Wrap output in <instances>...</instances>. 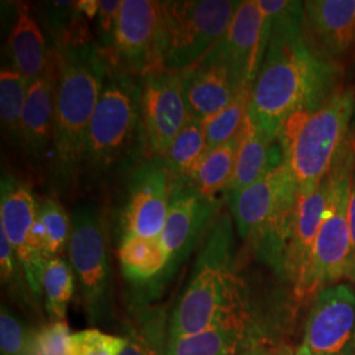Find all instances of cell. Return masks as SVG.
<instances>
[{"instance_id":"cb8c5ba5","label":"cell","mask_w":355,"mask_h":355,"mask_svg":"<svg viewBox=\"0 0 355 355\" xmlns=\"http://www.w3.org/2000/svg\"><path fill=\"white\" fill-rule=\"evenodd\" d=\"M8 53L12 67L33 82L42 76L53 58L51 45L31 13L28 6H20L8 37Z\"/></svg>"},{"instance_id":"4fadbf2b","label":"cell","mask_w":355,"mask_h":355,"mask_svg":"<svg viewBox=\"0 0 355 355\" xmlns=\"http://www.w3.org/2000/svg\"><path fill=\"white\" fill-rule=\"evenodd\" d=\"M36 211L37 202L31 187L19 178L3 171L0 180V229L11 243L40 303L48 261L33 237Z\"/></svg>"},{"instance_id":"ac0fdd59","label":"cell","mask_w":355,"mask_h":355,"mask_svg":"<svg viewBox=\"0 0 355 355\" xmlns=\"http://www.w3.org/2000/svg\"><path fill=\"white\" fill-rule=\"evenodd\" d=\"M331 179L328 174L312 193H299L297 196L283 270V280L291 284L295 296L300 291L309 270L318 229L327 211Z\"/></svg>"},{"instance_id":"277c9868","label":"cell","mask_w":355,"mask_h":355,"mask_svg":"<svg viewBox=\"0 0 355 355\" xmlns=\"http://www.w3.org/2000/svg\"><path fill=\"white\" fill-rule=\"evenodd\" d=\"M142 79L110 64L83 153L80 180L89 189L111 184L148 158L142 123Z\"/></svg>"},{"instance_id":"d590c367","label":"cell","mask_w":355,"mask_h":355,"mask_svg":"<svg viewBox=\"0 0 355 355\" xmlns=\"http://www.w3.org/2000/svg\"><path fill=\"white\" fill-rule=\"evenodd\" d=\"M123 0H101L99 12L96 16V26L99 32V45L103 51H108L112 46L114 29Z\"/></svg>"},{"instance_id":"f546056e","label":"cell","mask_w":355,"mask_h":355,"mask_svg":"<svg viewBox=\"0 0 355 355\" xmlns=\"http://www.w3.org/2000/svg\"><path fill=\"white\" fill-rule=\"evenodd\" d=\"M74 280L73 267L64 258L57 257L48 261L42 290L51 321H66L67 306L74 295Z\"/></svg>"},{"instance_id":"7402d4cb","label":"cell","mask_w":355,"mask_h":355,"mask_svg":"<svg viewBox=\"0 0 355 355\" xmlns=\"http://www.w3.org/2000/svg\"><path fill=\"white\" fill-rule=\"evenodd\" d=\"M242 86L225 66L196 64L184 71L183 91L189 116L209 120L228 107Z\"/></svg>"},{"instance_id":"1f68e13d","label":"cell","mask_w":355,"mask_h":355,"mask_svg":"<svg viewBox=\"0 0 355 355\" xmlns=\"http://www.w3.org/2000/svg\"><path fill=\"white\" fill-rule=\"evenodd\" d=\"M0 278L1 284L15 302H17L26 309L33 308L37 303L29 282L26 279V271L21 266L19 258L13 252L6 233L0 229Z\"/></svg>"},{"instance_id":"ab89813d","label":"cell","mask_w":355,"mask_h":355,"mask_svg":"<svg viewBox=\"0 0 355 355\" xmlns=\"http://www.w3.org/2000/svg\"><path fill=\"white\" fill-rule=\"evenodd\" d=\"M265 355H295L292 353L291 349L287 346H280V347H268L267 353Z\"/></svg>"},{"instance_id":"603a6c76","label":"cell","mask_w":355,"mask_h":355,"mask_svg":"<svg viewBox=\"0 0 355 355\" xmlns=\"http://www.w3.org/2000/svg\"><path fill=\"white\" fill-rule=\"evenodd\" d=\"M119 261L123 275L137 290L132 303L149 304L162 292L167 255L159 239L130 237L120 241Z\"/></svg>"},{"instance_id":"9a60e30c","label":"cell","mask_w":355,"mask_h":355,"mask_svg":"<svg viewBox=\"0 0 355 355\" xmlns=\"http://www.w3.org/2000/svg\"><path fill=\"white\" fill-rule=\"evenodd\" d=\"M312 355H355V288L338 283L318 292L305 325Z\"/></svg>"},{"instance_id":"7a4b0ae2","label":"cell","mask_w":355,"mask_h":355,"mask_svg":"<svg viewBox=\"0 0 355 355\" xmlns=\"http://www.w3.org/2000/svg\"><path fill=\"white\" fill-rule=\"evenodd\" d=\"M51 48L55 61V87L48 177L54 190L67 193L80 182L87 130L110 61L92 37L86 17Z\"/></svg>"},{"instance_id":"2e32d148","label":"cell","mask_w":355,"mask_h":355,"mask_svg":"<svg viewBox=\"0 0 355 355\" xmlns=\"http://www.w3.org/2000/svg\"><path fill=\"white\" fill-rule=\"evenodd\" d=\"M265 51L263 16L258 0H245L240 3L225 35L199 64L225 66L241 85H254Z\"/></svg>"},{"instance_id":"f1b7e54d","label":"cell","mask_w":355,"mask_h":355,"mask_svg":"<svg viewBox=\"0 0 355 355\" xmlns=\"http://www.w3.org/2000/svg\"><path fill=\"white\" fill-rule=\"evenodd\" d=\"M29 80L11 67L0 71V121L4 135L17 142L19 128L26 107Z\"/></svg>"},{"instance_id":"ffe728a7","label":"cell","mask_w":355,"mask_h":355,"mask_svg":"<svg viewBox=\"0 0 355 355\" xmlns=\"http://www.w3.org/2000/svg\"><path fill=\"white\" fill-rule=\"evenodd\" d=\"M265 343L262 325L249 315L196 334L170 340L166 355H240Z\"/></svg>"},{"instance_id":"d6a6232c","label":"cell","mask_w":355,"mask_h":355,"mask_svg":"<svg viewBox=\"0 0 355 355\" xmlns=\"http://www.w3.org/2000/svg\"><path fill=\"white\" fill-rule=\"evenodd\" d=\"M35 329L1 305L0 312V352L1 355H32Z\"/></svg>"},{"instance_id":"4316f807","label":"cell","mask_w":355,"mask_h":355,"mask_svg":"<svg viewBox=\"0 0 355 355\" xmlns=\"http://www.w3.org/2000/svg\"><path fill=\"white\" fill-rule=\"evenodd\" d=\"M207 152L205 121L189 117L162 157L177 180L190 182L191 175Z\"/></svg>"},{"instance_id":"836d02e7","label":"cell","mask_w":355,"mask_h":355,"mask_svg":"<svg viewBox=\"0 0 355 355\" xmlns=\"http://www.w3.org/2000/svg\"><path fill=\"white\" fill-rule=\"evenodd\" d=\"M124 345L123 336H111L98 329L80 330L70 336L69 355H120Z\"/></svg>"},{"instance_id":"484cf974","label":"cell","mask_w":355,"mask_h":355,"mask_svg":"<svg viewBox=\"0 0 355 355\" xmlns=\"http://www.w3.org/2000/svg\"><path fill=\"white\" fill-rule=\"evenodd\" d=\"M33 237L46 261L61 257L69 248L71 216L58 200L48 198L37 203Z\"/></svg>"},{"instance_id":"5bb4252c","label":"cell","mask_w":355,"mask_h":355,"mask_svg":"<svg viewBox=\"0 0 355 355\" xmlns=\"http://www.w3.org/2000/svg\"><path fill=\"white\" fill-rule=\"evenodd\" d=\"M184 71H155L142 79V123L148 157L164 155L189 120Z\"/></svg>"},{"instance_id":"4dcf8cb0","label":"cell","mask_w":355,"mask_h":355,"mask_svg":"<svg viewBox=\"0 0 355 355\" xmlns=\"http://www.w3.org/2000/svg\"><path fill=\"white\" fill-rule=\"evenodd\" d=\"M252 89L253 85H243L228 107L205 121L208 150L215 149L239 135L250 110Z\"/></svg>"},{"instance_id":"60d3db41","label":"cell","mask_w":355,"mask_h":355,"mask_svg":"<svg viewBox=\"0 0 355 355\" xmlns=\"http://www.w3.org/2000/svg\"><path fill=\"white\" fill-rule=\"evenodd\" d=\"M295 355H312L309 352H308V349L305 347L304 345H302L299 349H297V352L295 353Z\"/></svg>"},{"instance_id":"7c38bea8","label":"cell","mask_w":355,"mask_h":355,"mask_svg":"<svg viewBox=\"0 0 355 355\" xmlns=\"http://www.w3.org/2000/svg\"><path fill=\"white\" fill-rule=\"evenodd\" d=\"M221 200L207 198L187 180H177L165 225L159 236L167 267L162 290L175 277L178 270L189 259L196 246L204 241L208 230L220 214Z\"/></svg>"},{"instance_id":"f35d334b","label":"cell","mask_w":355,"mask_h":355,"mask_svg":"<svg viewBox=\"0 0 355 355\" xmlns=\"http://www.w3.org/2000/svg\"><path fill=\"white\" fill-rule=\"evenodd\" d=\"M268 343H265V345H259V346H255L253 349H249V350H246V352H243L240 355H265L267 353V350H268Z\"/></svg>"},{"instance_id":"52a82bcc","label":"cell","mask_w":355,"mask_h":355,"mask_svg":"<svg viewBox=\"0 0 355 355\" xmlns=\"http://www.w3.org/2000/svg\"><path fill=\"white\" fill-rule=\"evenodd\" d=\"M354 167L355 130H352L330 168L328 205L318 229L308 274L296 295L299 302L315 297L318 292L347 277L352 252L349 204Z\"/></svg>"},{"instance_id":"d6986e66","label":"cell","mask_w":355,"mask_h":355,"mask_svg":"<svg viewBox=\"0 0 355 355\" xmlns=\"http://www.w3.org/2000/svg\"><path fill=\"white\" fill-rule=\"evenodd\" d=\"M55 61L42 76L29 83L26 107L21 116L16 146L23 152L31 165L38 168L51 149L54 120Z\"/></svg>"},{"instance_id":"74e56055","label":"cell","mask_w":355,"mask_h":355,"mask_svg":"<svg viewBox=\"0 0 355 355\" xmlns=\"http://www.w3.org/2000/svg\"><path fill=\"white\" fill-rule=\"evenodd\" d=\"M76 7H78L79 12L89 20L96 19L98 12H99V1L98 0H79V1H76Z\"/></svg>"},{"instance_id":"8fae6325","label":"cell","mask_w":355,"mask_h":355,"mask_svg":"<svg viewBox=\"0 0 355 355\" xmlns=\"http://www.w3.org/2000/svg\"><path fill=\"white\" fill-rule=\"evenodd\" d=\"M105 54L110 64L130 76L162 71L161 1L123 0L112 46Z\"/></svg>"},{"instance_id":"30bf717a","label":"cell","mask_w":355,"mask_h":355,"mask_svg":"<svg viewBox=\"0 0 355 355\" xmlns=\"http://www.w3.org/2000/svg\"><path fill=\"white\" fill-rule=\"evenodd\" d=\"M177 179L162 155L148 157L127 174L117 215L120 241L130 237L159 239Z\"/></svg>"},{"instance_id":"e0dca14e","label":"cell","mask_w":355,"mask_h":355,"mask_svg":"<svg viewBox=\"0 0 355 355\" xmlns=\"http://www.w3.org/2000/svg\"><path fill=\"white\" fill-rule=\"evenodd\" d=\"M303 33L325 60L343 66L355 51V0L303 1Z\"/></svg>"},{"instance_id":"44dd1931","label":"cell","mask_w":355,"mask_h":355,"mask_svg":"<svg viewBox=\"0 0 355 355\" xmlns=\"http://www.w3.org/2000/svg\"><path fill=\"white\" fill-rule=\"evenodd\" d=\"M283 162V149L278 136H272L248 114L236 150L234 170L227 195L243 190Z\"/></svg>"},{"instance_id":"8d00e7d4","label":"cell","mask_w":355,"mask_h":355,"mask_svg":"<svg viewBox=\"0 0 355 355\" xmlns=\"http://www.w3.org/2000/svg\"><path fill=\"white\" fill-rule=\"evenodd\" d=\"M349 225H350V239H352V252H350V262L346 279L355 286V167L352 177L350 186V204H349Z\"/></svg>"},{"instance_id":"83f0119b","label":"cell","mask_w":355,"mask_h":355,"mask_svg":"<svg viewBox=\"0 0 355 355\" xmlns=\"http://www.w3.org/2000/svg\"><path fill=\"white\" fill-rule=\"evenodd\" d=\"M239 135L232 140L205 153L191 175L190 183L207 198H217L228 189L234 170Z\"/></svg>"},{"instance_id":"8992f818","label":"cell","mask_w":355,"mask_h":355,"mask_svg":"<svg viewBox=\"0 0 355 355\" xmlns=\"http://www.w3.org/2000/svg\"><path fill=\"white\" fill-rule=\"evenodd\" d=\"M355 89H337L318 110L292 114L280 128L283 161L296 179L299 193L318 189L350 135Z\"/></svg>"},{"instance_id":"5b68a950","label":"cell","mask_w":355,"mask_h":355,"mask_svg":"<svg viewBox=\"0 0 355 355\" xmlns=\"http://www.w3.org/2000/svg\"><path fill=\"white\" fill-rule=\"evenodd\" d=\"M297 196L296 179L284 161L249 187L228 195L240 237L282 279Z\"/></svg>"},{"instance_id":"9c48e42d","label":"cell","mask_w":355,"mask_h":355,"mask_svg":"<svg viewBox=\"0 0 355 355\" xmlns=\"http://www.w3.org/2000/svg\"><path fill=\"white\" fill-rule=\"evenodd\" d=\"M241 1L171 0L162 4V69L187 71L225 35Z\"/></svg>"},{"instance_id":"ba28073f","label":"cell","mask_w":355,"mask_h":355,"mask_svg":"<svg viewBox=\"0 0 355 355\" xmlns=\"http://www.w3.org/2000/svg\"><path fill=\"white\" fill-rule=\"evenodd\" d=\"M69 254L87 320L91 324L112 321L114 278L108 236L104 217L96 204L80 202L74 207Z\"/></svg>"},{"instance_id":"6da1fadb","label":"cell","mask_w":355,"mask_h":355,"mask_svg":"<svg viewBox=\"0 0 355 355\" xmlns=\"http://www.w3.org/2000/svg\"><path fill=\"white\" fill-rule=\"evenodd\" d=\"M271 33L254 80L249 114L272 136L292 114L318 110L340 89L343 66L313 51L303 33V3L258 0Z\"/></svg>"},{"instance_id":"3957f363","label":"cell","mask_w":355,"mask_h":355,"mask_svg":"<svg viewBox=\"0 0 355 355\" xmlns=\"http://www.w3.org/2000/svg\"><path fill=\"white\" fill-rule=\"evenodd\" d=\"M252 315L233 261L230 216L220 212L204 239L190 279L170 312L168 341Z\"/></svg>"},{"instance_id":"d4e9b609","label":"cell","mask_w":355,"mask_h":355,"mask_svg":"<svg viewBox=\"0 0 355 355\" xmlns=\"http://www.w3.org/2000/svg\"><path fill=\"white\" fill-rule=\"evenodd\" d=\"M168 318L162 305L132 303L124 324L125 345L120 355H166Z\"/></svg>"},{"instance_id":"e575fe53","label":"cell","mask_w":355,"mask_h":355,"mask_svg":"<svg viewBox=\"0 0 355 355\" xmlns=\"http://www.w3.org/2000/svg\"><path fill=\"white\" fill-rule=\"evenodd\" d=\"M69 325L66 321H51L35 329L32 355H69Z\"/></svg>"}]
</instances>
